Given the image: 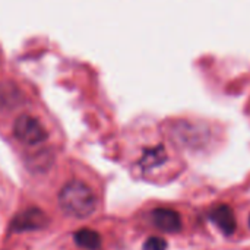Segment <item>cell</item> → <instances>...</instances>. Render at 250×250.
Listing matches in <instances>:
<instances>
[{
	"instance_id": "6da1fadb",
	"label": "cell",
	"mask_w": 250,
	"mask_h": 250,
	"mask_svg": "<svg viewBox=\"0 0 250 250\" xmlns=\"http://www.w3.org/2000/svg\"><path fill=\"white\" fill-rule=\"evenodd\" d=\"M59 207L67 217L85 220L95 212L97 198L88 185L79 180H72L59 192Z\"/></svg>"
},
{
	"instance_id": "7a4b0ae2",
	"label": "cell",
	"mask_w": 250,
	"mask_h": 250,
	"mask_svg": "<svg viewBox=\"0 0 250 250\" xmlns=\"http://www.w3.org/2000/svg\"><path fill=\"white\" fill-rule=\"evenodd\" d=\"M13 135L21 144L29 146L40 145L48 138V132L44 127V125L37 117L29 114H21L15 120Z\"/></svg>"
},
{
	"instance_id": "3957f363",
	"label": "cell",
	"mask_w": 250,
	"mask_h": 250,
	"mask_svg": "<svg viewBox=\"0 0 250 250\" xmlns=\"http://www.w3.org/2000/svg\"><path fill=\"white\" fill-rule=\"evenodd\" d=\"M47 224H48V218L41 209L29 208L23 212H19L13 218L10 224V230L15 233L37 231V230H42Z\"/></svg>"
},
{
	"instance_id": "277c9868",
	"label": "cell",
	"mask_w": 250,
	"mask_h": 250,
	"mask_svg": "<svg viewBox=\"0 0 250 250\" xmlns=\"http://www.w3.org/2000/svg\"><path fill=\"white\" fill-rule=\"evenodd\" d=\"M154 226L164 233H179L182 230V217L168 208H157L151 214Z\"/></svg>"
},
{
	"instance_id": "5b68a950",
	"label": "cell",
	"mask_w": 250,
	"mask_h": 250,
	"mask_svg": "<svg viewBox=\"0 0 250 250\" xmlns=\"http://www.w3.org/2000/svg\"><path fill=\"white\" fill-rule=\"evenodd\" d=\"M209 218L218 227V230L223 234H226V236L234 234V231L237 229V221H236L233 209L229 205H218V207H215L209 212Z\"/></svg>"
},
{
	"instance_id": "8992f818",
	"label": "cell",
	"mask_w": 250,
	"mask_h": 250,
	"mask_svg": "<svg viewBox=\"0 0 250 250\" xmlns=\"http://www.w3.org/2000/svg\"><path fill=\"white\" fill-rule=\"evenodd\" d=\"M75 243L86 250H98L101 249V236L89 229H82L78 233H75Z\"/></svg>"
},
{
	"instance_id": "52a82bcc",
	"label": "cell",
	"mask_w": 250,
	"mask_h": 250,
	"mask_svg": "<svg viewBox=\"0 0 250 250\" xmlns=\"http://www.w3.org/2000/svg\"><path fill=\"white\" fill-rule=\"evenodd\" d=\"M164 161H166V152H164L163 146H158V148H154V149L146 151V154L144 155L141 164L145 168H151V167H155V166L163 164Z\"/></svg>"
},
{
	"instance_id": "ba28073f",
	"label": "cell",
	"mask_w": 250,
	"mask_h": 250,
	"mask_svg": "<svg viewBox=\"0 0 250 250\" xmlns=\"http://www.w3.org/2000/svg\"><path fill=\"white\" fill-rule=\"evenodd\" d=\"M144 250H167V242L161 237H149L144 243Z\"/></svg>"
},
{
	"instance_id": "9c48e42d",
	"label": "cell",
	"mask_w": 250,
	"mask_h": 250,
	"mask_svg": "<svg viewBox=\"0 0 250 250\" xmlns=\"http://www.w3.org/2000/svg\"><path fill=\"white\" fill-rule=\"evenodd\" d=\"M249 227H250V215H249Z\"/></svg>"
}]
</instances>
